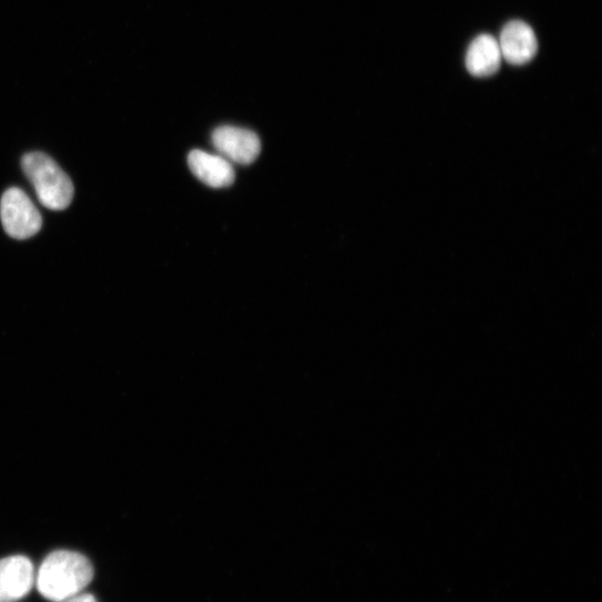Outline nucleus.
<instances>
[{"label": "nucleus", "instance_id": "obj_6", "mask_svg": "<svg viewBox=\"0 0 602 602\" xmlns=\"http://www.w3.org/2000/svg\"><path fill=\"white\" fill-rule=\"evenodd\" d=\"M502 59L512 65H523L538 53V41L533 30L521 21L508 23L498 42Z\"/></svg>", "mask_w": 602, "mask_h": 602}, {"label": "nucleus", "instance_id": "obj_8", "mask_svg": "<svg viewBox=\"0 0 602 602\" xmlns=\"http://www.w3.org/2000/svg\"><path fill=\"white\" fill-rule=\"evenodd\" d=\"M498 41L491 35H480L470 45L466 59L467 69L476 78L496 74L501 65Z\"/></svg>", "mask_w": 602, "mask_h": 602}, {"label": "nucleus", "instance_id": "obj_1", "mask_svg": "<svg viewBox=\"0 0 602 602\" xmlns=\"http://www.w3.org/2000/svg\"><path fill=\"white\" fill-rule=\"evenodd\" d=\"M93 578L94 568L85 555L59 550L45 558L35 581L39 592L45 599L62 602L81 593Z\"/></svg>", "mask_w": 602, "mask_h": 602}, {"label": "nucleus", "instance_id": "obj_4", "mask_svg": "<svg viewBox=\"0 0 602 602\" xmlns=\"http://www.w3.org/2000/svg\"><path fill=\"white\" fill-rule=\"evenodd\" d=\"M34 582V564L28 557L0 559V602L22 600L31 592Z\"/></svg>", "mask_w": 602, "mask_h": 602}, {"label": "nucleus", "instance_id": "obj_5", "mask_svg": "<svg viewBox=\"0 0 602 602\" xmlns=\"http://www.w3.org/2000/svg\"><path fill=\"white\" fill-rule=\"evenodd\" d=\"M213 143L223 157L242 165L252 164L262 151L255 132L229 125L215 130Z\"/></svg>", "mask_w": 602, "mask_h": 602}, {"label": "nucleus", "instance_id": "obj_2", "mask_svg": "<svg viewBox=\"0 0 602 602\" xmlns=\"http://www.w3.org/2000/svg\"><path fill=\"white\" fill-rule=\"evenodd\" d=\"M22 166L44 207L53 212L70 207L74 185L57 161L43 152H31L23 156Z\"/></svg>", "mask_w": 602, "mask_h": 602}, {"label": "nucleus", "instance_id": "obj_7", "mask_svg": "<svg viewBox=\"0 0 602 602\" xmlns=\"http://www.w3.org/2000/svg\"><path fill=\"white\" fill-rule=\"evenodd\" d=\"M187 163L192 173L212 187H227L235 182V170L223 156L194 150L188 154Z\"/></svg>", "mask_w": 602, "mask_h": 602}, {"label": "nucleus", "instance_id": "obj_3", "mask_svg": "<svg viewBox=\"0 0 602 602\" xmlns=\"http://www.w3.org/2000/svg\"><path fill=\"white\" fill-rule=\"evenodd\" d=\"M0 220L17 241L34 237L42 229V216L30 196L19 187L9 188L0 200Z\"/></svg>", "mask_w": 602, "mask_h": 602}, {"label": "nucleus", "instance_id": "obj_9", "mask_svg": "<svg viewBox=\"0 0 602 602\" xmlns=\"http://www.w3.org/2000/svg\"><path fill=\"white\" fill-rule=\"evenodd\" d=\"M62 602H98L96 598L91 593H79Z\"/></svg>", "mask_w": 602, "mask_h": 602}]
</instances>
